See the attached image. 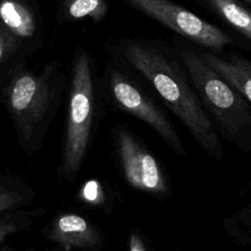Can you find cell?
Here are the masks:
<instances>
[{
	"mask_svg": "<svg viewBox=\"0 0 251 251\" xmlns=\"http://www.w3.org/2000/svg\"><path fill=\"white\" fill-rule=\"evenodd\" d=\"M200 56L229 85L251 103V61L238 55L221 58L208 52H203Z\"/></svg>",
	"mask_w": 251,
	"mask_h": 251,
	"instance_id": "obj_9",
	"label": "cell"
},
{
	"mask_svg": "<svg viewBox=\"0 0 251 251\" xmlns=\"http://www.w3.org/2000/svg\"><path fill=\"white\" fill-rule=\"evenodd\" d=\"M35 198L34 189L20 176L0 175V212L29 207Z\"/></svg>",
	"mask_w": 251,
	"mask_h": 251,
	"instance_id": "obj_11",
	"label": "cell"
},
{
	"mask_svg": "<svg viewBox=\"0 0 251 251\" xmlns=\"http://www.w3.org/2000/svg\"><path fill=\"white\" fill-rule=\"evenodd\" d=\"M67 73L58 61L46 63L39 71L26 65L0 85V104L8 113L22 150L36 154L62 104L68 86Z\"/></svg>",
	"mask_w": 251,
	"mask_h": 251,
	"instance_id": "obj_1",
	"label": "cell"
},
{
	"mask_svg": "<svg viewBox=\"0 0 251 251\" xmlns=\"http://www.w3.org/2000/svg\"><path fill=\"white\" fill-rule=\"evenodd\" d=\"M25 55L22 43L4 26H0V85L25 65Z\"/></svg>",
	"mask_w": 251,
	"mask_h": 251,
	"instance_id": "obj_13",
	"label": "cell"
},
{
	"mask_svg": "<svg viewBox=\"0 0 251 251\" xmlns=\"http://www.w3.org/2000/svg\"><path fill=\"white\" fill-rule=\"evenodd\" d=\"M127 1L175 32L207 48L221 50L231 42L230 37L218 26L169 0Z\"/></svg>",
	"mask_w": 251,
	"mask_h": 251,
	"instance_id": "obj_7",
	"label": "cell"
},
{
	"mask_svg": "<svg viewBox=\"0 0 251 251\" xmlns=\"http://www.w3.org/2000/svg\"><path fill=\"white\" fill-rule=\"evenodd\" d=\"M67 100V113L58 176L74 182L78 176L95 132L98 115V85L94 63L83 49L74 55Z\"/></svg>",
	"mask_w": 251,
	"mask_h": 251,
	"instance_id": "obj_3",
	"label": "cell"
},
{
	"mask_svg": "<svg viewBox=\"0 0 251 251\" xmlns=\"http://www.w3.org/2000/svg\"><path fill=\"white\" fill-rule=\"evenodd\" d=\"M128 249L130 251H144L146 250V246L144 245L143 240L138 234L131 233L129 235V246Z\"/></svg>",
	"mask_w": 251,
	"mask_h": 251,
	"instance_id": "obj_17",
	"label": "cell"
},
{
	"mask_svg": "<svg viewBox=\"0 0 251 251\" xmlns=\"http://www.w3.org/2000/svg\"><path fill=\"white\" fill-rule=\"evenodd\" d=\"M181 59L204 109L229 142L240 141L251 127V103L216 73L200 55L182 51Z\"/></svg>",
	"mask_w": 251,
	"mask_h": 251,
	"instance_id": "obj_4",
	"label": "cell"
},
{
	"mask_svg": "<svg viewBox=\"0 0 251 251\" xmlns=\"http://www.w3.org/2000/svg\"><path fill=\"white\" fill-rule=\"evenodd\" d=\"M78 202L85 206L103 208L106 205V194L100 181L89 179L85 181L77 190L75 195Z\"/></svg>",
	"mask_w": 251,
	"mask_h": 251,
	"instance_id": "obj_16",
	"label": "cell"
},
{
	"mask_svg": "<svg viewBox=\"0 0 251 251\" xmlns=\"http://www.w3.org/2000/svg\"><path fill=\"white\" fill-rule=\"evenodd\" d=\"M47 213L46 208L23 207L0 212V245L10 236L28 230Z\"/></svg>",
	"mask_w": 251,
	"mask_h": 251,
	"instance_id": "obj_12",
	"label": "cell"
},
{
	"mask_svg": "<svg viewBox=\"0 0 251 251\" xmlns=\"http://www.w3.org/2000/svg\"><path fill=\"white\" fill-rule=\"evenodd\" d=\"M107 11L104 0H74L69 6V14L74 19H80L86 16L95 21L101 20Z\"/></svg>",
	"mask_w": 251,
	"mask_h": 251,
	"instance_id": "obj_15",
	"label": "cell"
},
{
	"mask_svg": "<svg viewBox=\"0 0 251 251\" xmlns=\"http://www.w3.org/2000/svg\"><path fill=\"white\" fill-rule=\"evenodd\" d=\"M0 20L23 46L25 40H30L36 34V23L31 12L14 0L0 2Z\"/></svg>",
	"mask_w": 251,
	"mask_h": 251,
	"instance_id": "obj_10",
	"label": "cell"
},
{
	"mask_svg": "<svg viewBox=\"0 0 251 251\" xmlns=\"http://www.w3.org/2000/svg\"><path fill=\"white\" fill-rule=\"evenodd\" d=\"M115 143L122 174L128 185L154 195L169 194L170 187L161 165L128 129L117 127Z\"/></svg>",
	"mask_w": 251,
	"mask_h": 251,
	"instance_id": "obj_6",
	"label": "cell"
},
{
	"mask_svg": "<svg viewBox=\"0 0 251 251\" xmlns=\"http://www.w3.org/2000/svg\"><path fill=\"white\" fill-rule=\"evenodd\" d=\"M43 238L65 251L98 249L104 244L101 230L86 217L74 211H60L42 230Z\"/></svg>",
	"mask_w": 251,
	"mask_h": 251,
	"instance_id": "obj_8",
	"label": "cell"
},
{
	"mask_svg": "<svg viewBox=\"0 0 251 251\" xmlns=\"http://www.w3.org/2000/svg\"><path fill=\"white\" fill-rule=\"evenodd\" d=\"M246 1H248L249 3H251V0H246Z\"/></svg>",
	"mask_w": 251,
	"mask_h": 251,
	"instance_id": "obj_18",
	"label": "cell"
},
{
	"mask_svg": "<svg viewBox=\"0 0 251 251\" xmlns=\"http://www.w3.org/2000/svg\"><path fill=\"white\" fill-rule=\"evenodd\" d=\"M122 54L128 65L154 87L201 149L216 160L223 159L218 130L179 64L161 48L141 42L126 43Z\"/></svg>",
	"mask_w": 251,
	"mask_h": 251,
	"instance_id": "obj_2",
	"label": "cell"
},
{
	"mask_svg": "<svg viewBox=\"0 0 251 251\" xmlns=\"http://www.w3.org/2000/svg\"><path fill=\"white\" fill-rule=\"evenodd\" d=\"M211 6L234 28L251 40V12L234 0H208Z\"/></svg>",
	"mask_w": 251,
	"mask_h": 251,
	"instance_id": "obj_14",
	"label": "cell"
},
{
	"mask_svg": "<svg viewBox=\"0 0 251 251\" xmlns=\"http://www.w3.org/2000/svg\"><path fill=\"white\" fill-rule=\"evenodd\" d=\"M106 89L114 106L151 126L177 155H186L185 147L167 113L150 95L119 67L110 65L106 71Z\"/></svg>",
	"mask_w": 251,
	"mask_h": 251,
	"instance_id": "obj_5",
	"label": "cell"
}]
</instances>
